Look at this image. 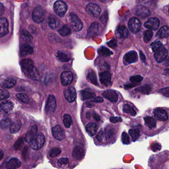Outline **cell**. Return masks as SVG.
Returning a JSON list of instances; mask_svg holds the SVG:
<instances>
[{"label": "cell", "mask_w": 169, "mask_h": 169, "mask_svg": "<svg viewBox=\"0 0 169 169\" xmlns=\"http://www.w3.org/2000/svg\"><path fill=\"white\" fill-rule=\"evenodd\" d=\"M69 19L71 28L74 31L79 32L82 29V23L76 15L71 13L69 15Z\"/></svg>", "instance_id": "obj_1"}, {"label": "cell", "mask_w": 169, "mask_h": 169, "mask_svg": "<svg viewBox=\"0 0 169 169\" xmlns=\"http://www.w3.org/2000/svg\"><path fill=\"white\" fill-rule=\"evenodd\" d=\"M45 138L44 135L40 133L37 134L30 143V146L32 149L37 150L42 147L45 143Z\"/></svg>", "instance_id": "obj_2"}, {"label": "cell", "mask_w": 169, "mask_h": 169, "mask_svg": "<svg viewBox=\"0 0 169 169\" xmlns=\"http://www.w3.org/2000/svg\"><path fill=\"white\" fill-rule=\"evenodd\" d=\"M68 10V6L65 2L58 1L54 5V11L55 13L60 17L65 15Z\"/></svg>", "instance_id": "obj_3"}, {"label": "cell", "mask_w": 169, "mask_h": 169, "mask_svg": "<svg viewBox=\"0 0 169 169\" xmlns=\"http://www.w3.org/2000/svg\"><path fill=\"white\" fill-rule=\"evenodd\" d=\"M85 10L91 16L97 18L100 15L101 9L98 5L94 3H89L87 5Z\"/></svg>", "instance_id": "obj_4"}, {"label": "cell", "mask_w": 169, "mask_h": 169, "mask_svg": "<svg viewBox=\"0 0 169 169\" xmlns=\"http://www.w3.org/2000/svg\"><path fill=\"white\" fill-rule=\"evenodd\" d=\"M44 18L45 13L43 8L40 6L35 8L32 14V19L33 21L37 23H40L44 20Z\"/></svg>", "instance_id": "obj_5"}, {"label": "cell", "mask_w": 169, "mask_h": 169, "mask_svg": "<svg viewBox=\"0 0 169 169\" xmlns=\"http://www.w3.org/2000/svg\"><path fill=\"white\" fill-rule=\"evenodd\" d=\"M142 23L137 18L133 17L129 19L128 23V27L130 32L133 33H137L141 28Z\"/></svg>", "instance_id": "obj_6"}, {"label": "cell", "mask_w": 169, "mask_h": 169, "mask_svg": "<svg viewBox=\"0 0 169 169\" xmlns=\"http://www.w3.org/2000/svg\"><path fill=\"white\" fill-rule=\"evenodd\" d=\"M56 108V100L53 95H50L47 101L45 110L48 114L54 113Z\"/></svg>", "instance_id": "obj_7"}, {"label": "cell", "mask_w": 169, "mask_h": 169, "mask_svg": "<svg viewBox=\"0 0 169 169\" xmlns=\"http://www.w3.org/2000/svg\"><path fill=\"white\" fill-rule=\"evenodd\" d=\"M64 96L66 100L70 103H73L77 97V93L75 88L73 87L65 88L64 90Z\"/></svg>", "instance_id": "obj_8"}, {"label": "cell", "mask_w": 169, "mask_h": 169, "mask_svg": "<svg viewBox=\"0 0 169 169\" xmlns=\"http://www.w3.org/2000/svg\"><path fill=\"white\" fill-rule=\"evenodd\" d=\"M137 60L138 56L137 52L134 51H132L125 54L123 59V62L125 65H128L135 63Z\"/></svg>", "instance_id": "obj_9"}, {"label": "cell", "mask_w": 169, "mask_h": 169, "mask_svg": "<svg viewBox=\"0 0 169 169\" xmlns=\"http://www.w3.org/2000/svg\"><path fill=\"white\" fill-rule=\"evenodd\" d=\"M168 54V51L165 48H160L156 51L154 54V58L158 63H162L165 60Z\"/></svg>", "instance_id": "obj_10"}, {"label": "cell", "mask_w": 169, "mask_h": 169, "mask_svg": "<svg viewBox=\"0 0 169 169\" xmlns=\"http://www.w3.org/2000/svg\"><path fill=\"white\" fill-rule=\"evenodd\" d=\"M160 20L157 18H150L144 23V27L150 30H157L160 26Z\"/></svg>", "instance_id": "obj_11"}, {"label": "cell", "mask_w": 169, "mask_h": 169, "mask_svg": "<svg viewBox=\"0 0 169 169\" xmlns=\"http://www.w3.org/2000/svg\"><path fill=\"white\" fill-rule=\"evenodd\" d=\"M52 134L54 138L57 140H62L65 137V133L63 128L60 125H57L52 129Z\"/></svg>", "instance_id": "obj_12"}, {"label": "cell", "mask_w": 169, "mask_h": 169, "mask_svg": "<svg viewBox=\"0 0 169 169\" xmlns=\"http://www.w3.org/2000/svg\"><path fill=\"white\" fill-rule=\"evenodd\" d=\"M73 78L74 77L73 74L70 71H64L61 73V84L64 86H66L70 84L73 82Z\"/></svg>", "instance_id": "obj_13"}, {"label": "cell", "mask_w": 169, "mask_h": 169, "mask_svg": "<svg viewBox=\"0 0 169 169\" xmlns=\"http://www.w3.org/2000/svg\"><path fill=\"white\" fill-rule=\"evenodd\" d=\"M112 75L108 71H104L99 74V79L102 84L105 87H109L111 84Z\"/></svg>", "instance_id": "obj_14"}, {"label": "cell", "mask_w": 169, "mask_h": 169, "mask_svg": "<svg viewBox=\"0 0 169 169\" xmlns=\"http://www.w3.org/2000/svg\"><path fill=\"white\" fill-rule=\"evenodd\" d=\"M25 73L28 75V77L32 80L38 81L40 78V75L37 69L34 65L30 66L25 71Z\"/></svg>", "instance_id": "obj_15"}, {"label": "cell", "mask_w": 169, "mask_h": 169, "mask_svg": "<svg viewBox=\"0 0 169 169\" xmlns=\"http://www.w3.org/2000/svg\"><path fill=\"white\" fill-rule=\"evenodd\" d=\"M9 32V24L6 19L0 18V37L4 36Z\"/></svg>", "instance_id": "obj_16"}, {"label": "cell", "mask_w": 169, "mask_h": 169, "mask_svg": "<svg viewBox=\"0 0 169 169\" xmlns=\"http://www.w3.org/2000/svg\"><path fill=\"white\" fill-rule=\"evenodd\" d=\"M104 98L108 99L112 102H116L118 101V96L115 91L113 90H106L102 93Z\"/></svg>", "instance_id": "obj_17"}, {"label": "cell", "mask_w": 169, "mask_h": 169, "mask_svg": "<svg viewBox=\"0 0 169 169\" xmlns=\"http://www.w3.org/2000/svg\"><path fill=\"white\" fill-rule=\"evenodd\" d=\"M155 118L161 121H166L168 119V114L165 110L162 109H157L154 112Z\"/></svg>", "instance_id": "obj_18"}, {"label": "cell", "mask_w": 169, "mask_h": 169, "mask_svg": "<svg viewBox=\"0 0 169 169\" xmlns=\"http://www.w3.org/2000/svg\"><path fill=\"white\" fill-rule=\"evenodd\" d=\"M129 33L127 28L124 25L119 26L116 32V36L118 38H126L129 36Z\"/></svg>", "instance_id": "obj_19"}, {"label": "cell", "mask_w": 169, "mask_h": 169, "mask_svg": "<svg viewBox=\"0 0 169 169\" xmlns=\"http://www.w3.org/2000/svg\"><path fill=\"white\" fill-rule=\"evenodd\" d=\"M37 132V125H33L32 127L30 129L29 132H28L27 135L25 136V142L30 143V142H32L33 138L36 137Z\"/></svg>", "instance_id": "obj_20"}, {"label": "cell", "mask_w": 169, "mask_h": 169, "mask_svg": "<svg viewBox=\"0 0 169 169\" xmlns=\"http://www.w3.org/2000/svg\"><path fill=\"white\" fill-rule=\"evenodd\" d=\"M95 92L89 88L85 89L80 92L81 98L83 101L95 98Z\"/></svg>", "instance_id": "obj_21"}, {"label": "cell", "mask_w": 169, "mask_h": 169, "mask_svg": "<svg viewBox=\"0 0 169 169\" xmlns=\"http://www.w3.org/2000/svg\"><path fill=\"white\" fill-rule=\"evenodd\" d=\"M84 155V150L82 147L80 146H77L74 149L72 153L73 158L80 160L83 158Z\"/></svg>", "instance_id": "obj_22"}, {"label": "cell", "mask_w": 169, "mask_h": 169, "mask_svg": "<svg viewBox=\"0 0 169 169\" xmlns=\"http://www.w3.org/2000/svg\"><path fill=\"white\" fill-rule=\"evenodd\" d=\"M14 104L10 101H6L3 102L0 105V112L2 113H8L13 110Z\"/></svg>", "instance_id": "obj_23"}, {"label": "cell", "mask_w": 169, "mask_h": 169, "mask_svg": "<svg viewBox=\"0 0 169 169\" xmlns=\"http://www.w3.org/2000/svg\"><path fill=\"white\" fill-rule=\"evenodd\" d=\"M21 165V162L16 158H11L6 163L7 169H16Z\"/></svg>", "instance_id": "obj_24"}, {"label": "cell", "mask_w": 169, "mask_h": 169, "mask_svg": "<svg viewBox=\"0 0 169 169\" xmlns=\"http://www.w3.org/2000/svg\"><path fill=\"white\" fill-rule=\"evenodd\" d=\"M20 54L22 56L30 55L33 53V48L28 44H24L20 47Z\"/></svg>", "instance_id": "obj_25"}, {"label": "cell", "mask_w": 169, "mask_h": 169, "mask_svg": "<svg viewBox=\"0 0 169 169\" xmlns=\"http://www.w3.org/2000/svg\"><path fill=\"white\" fill-rule=\"evenodd\" d=\"M22 126V123L19 120L11 122L10 126V130L11 133H16L20 130Z\"/></svg>", "instance_id": "obj_26"}, {"label": "cell", "mask_w": 169, "mask_h": 169, "mask_svg": "<svg viewBox=\"0 0 169 169\" xmlns=\"http://www.w3.org/2000/svg\"><path fill=\"white\" fill-rule=\"evenodd\" d=\"M98 130V127L97 125L94 123H90L88 124L86 126V130L87 133L90 136H94Z\"/></svg>", "instance_id": "obj_27"}, {"label": "cell", "mask_w": 169, "mask_h": 169, "mask_svg": "<svg viewBox=\"0 0 169 169\" xmlns=\"http://www.w3.org/2000/svg\"><path fill=\"white\" fill-rule=\"evenodd\" d=\"M16 81L12 78H6L2 84V87L4 88H11L15 87L16 84Z\"/></svg>", "instance_id": "obj_28"}, {"label": "cell", "mask_w": 169, "mask_h": 169, "mask_svg": "<svg viewBox=\"0 0 169 169\" xmlns=\"http://www.w3.org/2000/svg\"><path fill=\"white\" fill-rule=\"evenodd\" d=\"M169 32L168 27L166 25H164L157 33L156 36L159 38L167 37L169 36Z\"/></svg>", "instance_id": "obj_29"}, {"label": "cell", "mask_w": 169, "mask_h": 169, "mask_svg": "<svg viewBox=\"0 0 169 169\" xmlns=\"http://www.w3.org/2000/svg\"><path fill=\"white\" fill-rule=\"evenodd\" d=\"M144 121L146 125L150 129H153L156 127V122L154 120V118L151 116H146L144 117Z\"/></svg>", "instance_id": "obj_30"}, {"label": "cell", "mask_w": 169, "mask_h": 169, "mask_svg": "<svg viewBox=\"0 0 169 169\" xmlns=\"http://www.w3.org/2000/svg\"><path fill=\"white\" fill-rule=\"evenodd\" d=\"M98 29H99V24L98 23H93L89 27L88 35L91 37L94 36L98 32Z\"/></svg>", "instance_id": "obj_31"}, {"label": "cell", "mask_w": 169, "mask_h": 169, "mask_svg": "<svg viewBox=\"0 0 169 169\" xmlns=\"http://www.w3.org/2000/svg\"><path fill=\"white\" fill-rule=\"evenodd\" d=\"M87 78L93 84L98 85V81H97L96 75L94 71L91 70L88 71L87 74Z\"/></svg>", "instance_id": "obj_32"}, {"label": "cell", "mask_w": 169, "mask_h": 169, "mask_svg": "<svg viewBox=\"0 0 169 169\" xmlns=\"http://www.w3.org/2000/svg\"><path fill=\"white\" fill-rule=\"evenodd\" d=\"M136 14L140 17H147L150 15V11L146 8L141 7L137 10Z\"/></svg>", "instance_id": "obj_33"}, {"label": "cell", "mask_w": 169, "mask_h": 169, "mask_svg": "<svg viewBox=\"0 0 169 169\" xmlns=\"http://www.w3.org/2000/svg\"><path fill=\"white\" fill-rule=\"evenodd\" d=\"M21 68L24 72L27 70L30 66L33 65L32 61L30 59H25L23 60L20 63Z\"/></svg>", "instance_id": "obj_34"}, {"label": "cell", "mask_w": 169, "mask_h": 169, "mask_svg": "<svg viewBox=\"0 0 169 169\" xmlns=\"http://www.w3.org/2000/svg\"><path fill=\"white\" fill-rule=\"evenodd\" d=\"M21 37L25 41L31 42L32 41L33 38L28 32L25 29H23L20 33Z\"/></svg>", "instance_id": "obj_35"}, {"label": "cell", "mask_w": 169, "mask_h": 169, "mask_svg": "<svg viewBox=\"0 0 169 169\" xmlns=\"http://www.w3.org/2000/svg\"><path fill=\"white\" fill-rule=\"evenodd\" d=\"M98 53L99 55L105 57L110 56L113 54L110 50L104 47H102L98 49Z\"/></svg>", "instance_id": "obj_36"}, {"label": "cell", "mask_w": 169, "mask_h": 169, "mask_svg": "<svg viewBox=\"0 0 169 169\" xmlns=\"http://www.w3.org/2000/svg\"><path fill=\"white\" fill-rule=\"evenodd\" d=\"M58 32L59 34L63 36H66L71 34V30L66 25H64L63 27H61L60 29H59Z\"/></svg>", "instance_id": "obj_37"}, {"label": "cell", "mask_w": 169, "mask_h": 169, "mask_svg": "<svg viewBox=\"0 0 169 169\" xmlns=\"http://www.w3.org/2000/svg\"><path fill=\"white\" fill-rule=\"evenodd\" d=\"M123 111L124 113L130 114L131 115L133 116L136 115V114H137L134 109L129 104H125L123 106Z\"/></svg>", "instance_id": "obj_38"}, {"label": "cell", "mask_w": 169, "mask_h": 169, "mask_svg": "<svg viewBox=\"0 0 169 169\" xmlns=\"http://www.w3.org/2000/svg\"><path fill=\"white\" fill-rule=\"evenodd\" d=\"M60 25V21L57 19L54 18H52L50 19L49 21V26L52 29H56L59 27Z\"/></svg>", "instance_id": "obj_39"}, {"label": "cell", "mask_w": 169, "mask_h": 169, "mask_svg": "<svg viewBox=\"0 0 169 169\" xmlns=\"http://www.w3.org/2000/svg\"><path fill=\"white\" fill-rule=\"evenodd\" d=\"M63 123L66 128H70L72 124V119L70 115L68 114H65L64 116Z\"/></svg>", "instance_id": "obj_40"}, {"label": "cell", "mask_w": 169, "mask_h": 169, "mask_svg": "<svg viewBox=\"0 0 169 169\" xmlns=\"http://www.w3.org/2000/svg\"><path fill=\"white\" fill-rule=\"evenodd\" d=\"M129 133L133 141L135 142L139 138L140 132L138 129H131L129 130Z\"/></svg>", "instance_id": "obj_41"}, {"label": "cell", "mask_w": 169, "mask_h": 169, "mask_svg": "<svg viewBox=\"0 0 169 169\" xmlns=\"http://www.w3.org/2000/svg\"><path fill=\"white\" fill-rule=\"evenodd\" d=\"M11 120L9 118H5L2 120L0 122V127L2 129H5L9 128L11 124Z\"/></svg>", "instance_id": "obj_42"}, {"label": "cell", "mask_w": 169, "mask_h": 169, "mask_svg": "<svg viewBox=\"0 0 169 169\" xmlns=\"http://www.w3.org/2000/svg\"><path fill=\"white\" fill-rule=\"evenodd\" d=\"M16 96V97L19 100L25 104L28 103L30 101L29 97L27 94H24V93H19V94H17Z\"/></svg>", "instance_id": "obj_43"}, {"label": "cell", "mask_w": 169, "mask_h": 169, "mask_svg": "<svg viewBox=\"0 0 169 169\" xmlns=\"http://www.w3.org/2000/svg\"><path fill=\"white\" fill-rule=\"evenodd\" d=\"M135 90L137 91L138 92H140L143 94H148L150 92L151 87L148 85H144V86L137 88Z\"/></svg>", "instance_id": "obj_44"}, {"label": "cell", "mask_w": 169, "mask_h": 169, "mask_svg": "<svg viewBox=\"0 0 169 169\" xmlns=\"http://www.w3.org/2000/svg\"><path fill=\"white\" fill-rule=\"evenodd\" d=\"M153 32H152L151 30L146 31L145 34H144V37H143L144 42L148 43V42L150 41V40L153 37Z\"/></svg>", "instance_id": "obj_45"}, {"label": "cell", "mask_w": 169, "mask_h": 169, "mask_svg": "<svg viewBox=\"0 0 169 169\" xmlns=\"http://www.w3.org/2000/svg\"><path fill=\"white\" fill-rule=\"evenodd\" d=\"M23 143L24 139H23V138H19V139L16 140V142L14 144V147H15V150H20L21 147H23Z\"/></svg>", "instance_id": "obj_46"}, {"label": "cell", "mask_w": 169, "mask_h": 169, "mask_svg": "<svg viewBox=\"0 0 169 169\" xmlns=\"http://www.w3.org/2000/svg\"><path fill=\"white\" fill-rule=\"evenodd\" d=\"M61 153V150L60 148H55L52 149L49 152V156L51 157H55L59 155Z\"/></svg>", "instance_id": "obj_47"}, {"label": "cell", "mask_w": 169, "mask_h": 169, "mask_svg": "<svg viewBox=\"0 0 169 169\" xmlns=\"http://www.w3.org/2000/svg\"><path fill=\"white\" fill-rule=\"evenodd\" d=\"M58 58L59 60L62 62H67L70 60V59L69 58L68 56L65 53H60L58 55Z\"/></svg>", "instance_id": "obj_48"}, {"label": "cell", "mask_w": 169, "mask_h": 169, "mask_svg": "<svg viewBox=\"0 0 169 169\" xmlns=\"http://www.w3.org/2000/svg\"><path fill=\"white\" fill-rule=\"evenodd\" d=\"M10 97V94L6 90L0 89V100L7 99Z\"/></svg>", "instance_id": "obj_49"}, {"label": "cell", "mask_w": 169, "mask_h": 169, "mask_svg": "<svg viewBox=\"0 0 169 169\" xmlns=\"http://www.w3.org/2000/svg\"><path fill=\"white\" fill-rule=\"evenodd\" d=\"M143 80V77L139 75L133 76L130 78V82L133 83H139L142 82Z\"/></svg>", "instance_id": "obj_50"}, {"label": "cell", "mask_w": 169, "mask_h": 169, "mask_svg": "<svg viewBox=\"0 0 169 169\" xmlns=\"http://www.w3.org/2000/svg\"><path fill=\"white\" fill-rule=\"evenodd\" d=\"M162 45V43L161 42H156L152 43L151 47L152 50L153 52H155L159 49Z\"/></svg>", "instance_id": "obj_51"}, {"label": "cell", "mask_w": 169, "mask_h": 169, "mask_svg": "<svg viewBox=\"0 0 169 169\" xmlns=\"http://www.w3.org/2000/svg\"><path fill=\"white\" fill-rule=\"evenodd\" d=\"M122 141L124 144H129V137L125 132H123L122 133Z\"/></svg>", "instance_id": "obj_52"}, {"label": "cell", "mask_w": 169, "mask_h": 169, "mask_svg": "<svg viewBox=\"0 0 169 169\" xmlns=\"http://www.w3.org/2000/svg\"><path fill=\"white\" fill-rule=\"evenodd\" d=\"M161 149V146H160V144H159L158 143H154L152 146V149L154 152L160 150Z\"/></svg>", "instance_id": "obj_53"}, {"label": "cell", "mask_w": 169, "mask_h": 169, "mask_svg": "<svg viewBox=\"0 0 169 169\" xmlns=\"http://www.w3.org/2000/svg\"><path fill=\"white\" fill-rule=\"evenodd\" d=\"M111 122L113 123H116L118 122H120L122 121V118L117 116H112L110 118Z\"/></svg>", "instance_id": "obj_54"}, {"label": "cell", "mask_w": 169, "mask_h": 169, "mask_svg": "<svg viewBox=\"0 0 169 169\" xmlns=\"http://www.w3.org/2000/svg\"><path fill=\"white\" fill-rule=\"evenodd\" d=\"M104 137V132H103V130H101L98 133L97 135V139H98L99 142H101V141H102V140H103Z\"/></svg>", "instance_id": "obj_55"}, {"label": "cell", "mask_w": 169, "mask_h": 169, "mask_svg": "<svg viewBox=\"0 0 169 169\" xmlns=\"http://www.w3.org/2000/svg\"><path fill=\"white\" fill-rule=\"evenodd\" d=\"M169 87H167L165 88H163V89H162L161 90H160V92L163 95H165L166 96L168 97L169 95Z\"/></svg>", "instance_id": "obj_56"}, {"label": "cell", "mask_w": 169, "mask_h": 169, "mask_svg": "<svg viewBox=\"0 0 169 169\" xmlns=\"http://www.w3.org/2000/svg\"><path fill=\"white\" fill-rule=\"evenodd\" d=\"M69 162V159L67 158H61L58 159V163L61 164H66Z\"/></svg>", "instance_id": "obj_57"}, {"label": "cell", "mask_w": 169, "mask_h": 169, "mask_svg": "<svg viewBox=\"0 0 169 169\" xmlns=\"http://www.w3.org/2000/svg\"><path fill=\"white\" fill-rule=\"evenodd\" d=\"M103 98H101L100 97H97L95 98H93L92 100V102H97V103H101L103 102Z\"/></svg>", "instance_id": "obj_58"}, {"label": "cell", "mask_w": 169, "mask_h": 169, "mask_svg": "<svg viewBox=\"0 0 169 169\" xmlns=\"http://www.w3.org/2000/svg\"><path fill=\"white\" fill-rule=\"evenodd\" d=\"M107 44H108L109 47L112 48L115 47L117 46L116 41L115 40H112L110 41H109Z\"/></svg>", "instance_id": "obj_59"}, {"label": "cell", "mask_w": 169, "mask_h": 169, "mask_svg": "<svg viewBox=\"0 0 169 169\" xmlns=\"http://www.w3.org/2000/svg\"><path fill=\"white\" fill-rule=\"evenodd\" d=\"M4 11H5V8L3 4L0 3V16H2L4 14Z\"/></svg>", "instance_id": "obj_60"}, {"label": "cell", "mask_w": 169, "mask_h": 169, "mask_svg": "<svg viewBox=\"0 0 169 169\" xmlns=\"http://www.w3.org/2000/svg\"><path fill=\"white\" fill-rule=\"evenodd\" d=\"M4 156V152L3 150H2L1 149H0V160H1L2 159H3Z\"/></svg>", "instance_id": "obj_61"}, {"label": "cell", "mask_w": 169, "mask_h": 169, "mask_svg": "<svg viewBox=\"0 0 169 169\" xmlns=\"http://www.w3.org/2000/svg\"><path fill=\"white\" fill-rule=\"evenodd\" d=\"M140 58H141V59H142V60L144 61H145V60H146V57H145L144 55H143V54H142V52H140Z\"/></svg>", "instance_id": "obj_62"}, {"label": "cell", "mask_w": 169, "mask_h": 169, "mask_svg": "<svg viewBox=\"0 0 169 169\" xmlns=\"http://www.w3.org/2000/svg\"><path fill=\"white\" fill-rule=\"evenodd\" d=\"M87 106L89 108H91L93 106V105L92 104V102H87Z\"/></svg>", "instance_id": "obj_63"}, {"label": "cell", "mask_w": 169, "mask_h": 169, "mask_svg": "<svg viewBox=\"0 0 169 169\" xmlns=\"http://www.w3.org/2000/svg\"><path fill=\"white\" fill-rule=\"evenodd\" d=\"M94 118H95L96 120H97V121H99L100 120V116H99L97 115H95V116H94Z\"/></svg>", "instance_id": "obj_64"}]
</instances>
